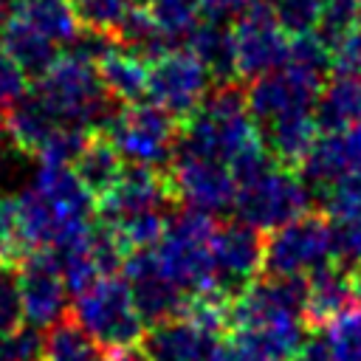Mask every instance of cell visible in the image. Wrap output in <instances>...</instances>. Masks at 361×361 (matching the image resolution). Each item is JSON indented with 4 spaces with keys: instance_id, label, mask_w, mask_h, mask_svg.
<instances>
[{
    "instance_id": "277c9868",
    "label": "cell",
    "mask_w": 361,
    "mask_h": 361,
    "mask_svg": "<svg viewBox=\"0 0 361 361\" xmlns=\"http://www.w3.org/2000/svg\"><path fill=\"white\" fill-rule=\"evenodd\" d=\"M73 319L113 353L138 347L147 333V322L135 310L130 285L127 279H118V274L99 276L90 288L73 296Z\"/></svg>"
},
{
    "instance_id": "e0dca14e",
    "label": "cell",
    "mask_w": 361,
    "mask_h": 361,
    "mask_svg": "<svg viewBox=\"0 0 361 361\" xmlns=\"http://www.w3.org/2000/svg\"><path fill=\"white\" fill-rule=\"evenodd\" d=\"M220 338L226 336L200 327L189 316H178L152 324L141 338V350L147 361H206Z\"/></svg>"
},
{
    "instance_id": "836d02e7",
    "label": "cell",
    "mask_w": 361,
    "mask_h": 361,
    "mask_svg": "<svg viewBox=\"0 0 361 361\" xmlns=\"http://www.w3.org/2000/svg\"><path fill=\"white\" fill-rule=\"evenodd\" d=\"M324 338L336 361H361V307H347L327 327Z\"/></svg>"
},
{
    "instance_id": "9a60e30c",
    "label": "cell",
    "mask_w": 361,
    "mask_h": 361,
    "mask_svg": "<svg viewBox=\"0 0 361 361\" xmlns=\"http://www.w3.org/2000/svg\"><path fill=\"white\" fill-rule=\"evenodd\" d=\"M319 93L322 90L305 85L302 79H296L293 73H288L282 68V71L251 79V85L245 90V104H248V113L257 121V127H268L293 113L316 110Z\"/></svg>"
},
{
    "instance_id": "7402d4cb",
    "label": "cell",
    "mask_w": 361,
    "mask_h": 361,
    "mask_svg": "<svg viewBox=\"0 0 361 361\" xmlns=\"http://www.w3.org/2000/svg\"><path fill=\"white\" fill-rule=\"evenodd\" d=\"M322 127L316 118V110H305V113H293L288 118H279L268 127H259L262 144L271 152V158L282 166H293L299 169L302 161L307 158V152L313 149L316 138H319Z\"/></svg>"
},
{
    "instance_id": "2e32d148",
    "label": "cell",
    "mask_w": 361,
    "mask_h": 361,
    "mask_svg": "<svg viewBox=\"0 0 361 361\" xmlns=\"http://www.w3.org/2000/svg\"><path fill=\"white\" fill-rule=\"evenodd\" d=\"M361 166V124L322 130L313 149L299 166V175L310 186V192L324 189L336 178Z\"/></svg>"
},
{
    "instance_id": "f35d334b",
    "label": "cell",
    "mask_w": 361,
    "mask_h": 361,
    "mask_svg": "<svg viewBox=\"0 0 361 361\" xmlns=\"http://www.w3.org/2000/svg\"><path fill=\"white\" fill-rule=\"evenodd\" d=\"M358 20H361V14H358L355 0H322V20H319L316 34L330 45L336 37L355 28Z\"/></svg>"
},
{
    "instance_id": "d590c367",
    "label": "cell",
    "mask_w": 361,
    "mask_h": 361,
    "mask_svg": "<svg viewBox=\"0 0 361 361\" xmlns=\"http://www.w3.org/2000/svg\"><path fill=\"white\" fill-rule=\"evenodd\" d=\"M271 11L288 37L313 34L322 20V0H274Z\"/></svg>"
},
{
    "instance_id": "74e56055",
    "label": "cell",
    "mask_w": 361,
    "mask_h": 361,
    "mask_svg": "<svg viewBox=\"0 0 361 361\" xmlns=\"http://www.w3.org/2000/svg\"><path fill=\"white\" fill-rule=\"evenodd\" d=\"M330 237L333 259H338L344 268L361 265V214L330 220Z\"/></svg>"
},
{
    "instance_id": "bcb514c9",
    "label": "cell",
    "mask_w": 361,
    "mask_h": 361,
    "mask_svg": "<svg viewBox=\"0 0 361 361\" xmlns=\"http://www.w3.org/2000/svg\"><path fill=\"white\" fill-rule=\"evenodd\" d=\"M3 130H6V118L0 116V135H3Z\"/></svg>"
},
{
    "instance_id": "8992f818",
    "label": "cell",
    "mask_w": 361,
    "mask_h": 361,
    "mask_svg": "<svg viewBox=\"0 0 361 361\" xmlns=\"http://www.w3.org/2000/svg\"><path fill=\"white\" fill-rule=\"evenodd\" d=\"M99 135H104L127 164L155 169L172 161L178 144L175 118L152 102L124 104L110 113L99 127Z\"/></svg>"
},
{
    "instance_id": "603a6c76",
    "label": "cell",
    "mask_w": 361,
    "mask_h": 361,
    "mask_svg": "<svg viewBox=\"0 0 361 361\" xmlns=\"http://www.w3.org/2000/svg\"><path fill=\"white\" fill-rule=\"evenodd\" d=\"M186 48L206 65L214 82L231 85L237 76V51H234V31L223 20H200L195 31L186 37Z\"/></svg>"
},
{
    "instance_id": "3957f363",
    "label": "cell",
    "mask_w": 361,
    "mask_h": 361,
    "mask_svg": "<svg viewBox=\"0 0 361 361\" xmlns=\"http://www.w3.org/2000/svg\"><path fill=\"white\" fill-rule=\"evenodd\" d=\"M62 124L82 130L102 127L107 113V90L102 85L99 68L79 56L76 51L59 54V59L37 79L31 90Z\"/></svg>"
},
{
    "instance_id": "d6a6232c",
    "label": "cell",
    "mask_w": 361,
    "mask_h": 361,
    "mask_svg": "<svg viewBox=\"0 0 361 361\" xmlns=\"http://www.w3.org/2000/svg\"><path fill=\"white\" fill-rule=\"evenodd\" d=\"M73 11L82 23V28L90 31H104V34H118L130 11L135 8L133 0H71Z\"/></svg>"
},
{
    "instance_id": "5bb4252c",
    "label": "cell",
    "mask_w": 361,
    "mask_h": 361,
    "mask_svg": "<svg viewBox=\"0 0 361 361\" xmlns=\"http://www.w3.org/2000/svg\"><path fill=\"white\" fill-rule=\"evenodd\" d=\"M17 268L25 322L34 327H51L62 322L68 310V288L51 251H28Z\"/></svg>"
},
{
    "instance_id": "7bdbcfd3",
    "label": "cell",
    "mask_w": 361,
    "mask_h": 361,
    "mask_svg": "<svg viewBox=\"0 0 361 361\" xmlns=\"http://www.w3.org/2000/svg\"><path fill=\"white\" fill-rule=\"evenodd\" d=\"M274 0H200L203 6V14L209 20H231V17H240L245 14L248 8H271Z\"/></svg>"
},
{
    "instance_id": "83f0119b",
    "label": "cell",
    "mask_w": 361,
    "mask_h": 361,
    "mask_svg": "<svg viewBox=\"0 0 361 361\" xmlns=\"http://www.w3.org/2000/svg\"><path fill=\"white\" fill-rule=\"evenodd\" d=\"M316 118L322 130L361 124V76H336L327 82L316 102Z\"/></svg>"
},
{
    "instance_id": "b9f144b4",
    "label": "cell",
    "mask_w": 361,
    "mask_h": 361,
    "mask_svg": "<svg viewBox=\"0 0 361 361\" xmlns=\"http://www.w3.org/2000/svg\"><path fill=\"white\" fill-rule=\"evenodd\" d=\"M28 93V76L23 68L0 48V107H11Z\"/></svg>"
},
{
    "instance_id": "f6af8a7d",
    "label": "cell",
    "mask_w": 361,
    "mask_h": 361,
    "mask_svg": "<svg viewBox=\"0 0 361 361\" xmlns=\"http://www.w3.org/2000/svg\"><path fill=\"white\" fill-rule=\"evenodd\" d=\"M350 285H353V302H358L361 307V265L350 268Z\"/></svg>"
},
{
    "instance_id": "6da1fadb",
    "label": "cell",
    "mask_w": 361,
    "mask_h": 361,
    "mask_svg": "<svg viewBox=\"0 0 361 361\" xmlns=\"http://www.w3.org/2000/svg\"><path fill=\"white\" fill-rule=\"evenodd\" d=\"M262 141L257 121L248 113L245 93L231 85H220L214 93L203 99V104L183 118L178 130L175 152H189L200 158H212L220 164H231Z\"/></svg>"
},
{
    "instance_id": "8d00e7d4",
    "label": "cell",
    "mask_w": 361,
    "mask_h": 361,
    "mask_svg": "<svg viewBox=\"0 0 361 361\" xmlns=\"http://www.w3.org/2000/svg\"><path fill=\"white\" fill-rule=\"evenodd\" d=\"M45 358V336L34 324H23L8 336H0V361H39Z\"/></svg>"
},
{
    "instance_id": "30bf717a",
    "label": "cell",
    "mask_w": 361,
    "mask_h": 361,
    "mask_svg": "<svg viewBox=\"0 0 361 361\" xmlns=\"http://www.w3.org/2000/svg\"><path fill=\"white\" fill-rule=\"evenodd\" d=\"M265 240L262 231L245 226L243 220L217 226L212 237V265H214V293L223 302H234L262 271Z\"/></svg>"
},
{
    "instance_id": "e575fe53",
    "label": "cell",
    "mask_w": 361,
    "mask_h": 361,
    "mask_svg": "<svg viewBox=\"0 0 361 361\" xmlns=\"http://www.w3.org/2000/svg\"><path fill=\"white\" fill-rule=\"evenodd\" d=\"M23 324L25 313L20 293V268L14 259H0V336H8Z\"/></svg>"
},
{
    "instance_id": "7c38bea8",
    "label": "cell",
    "mask_w": 361,
    "mask_h": 361,
    "mask_svg": "<svg viewBox=\"0 0 361 361\" xmlns=\"http://www.w3.org/2000/svg\"><path fill=\"white\" fill-rule=\"evenodd\" d=\"M124 279L130 285L135 310L152 327L178 316H186L189 296L161 271L152 248H135L124 259Z\"/></svg>"
},
{
    "instance_id": "5b68a950",
    "label": "cell",
    "mask_w": 361,
    "mask_h": 361,
    "mask_svg": "<svg viewBox=\"0 0 361 361\" xmlns=\"http://www.w3.org/2000/svg\"><path fill=\"white\" fill-rule=\"evenodd\" d=\"M313 192L293 166L274 164L257 178L237 186L234 214L257 231H276L279 226L307 214Z\"/></svg>"
},
{
    "instance_id": "4dcf8cb0",
    "label": "cell",
    "mask_w": 361,
    "mask_h": 361,
    "mask_svg": "<svg viewBox=\"0 0 361 361\" xmlns=\"http://www.w3.org/2000/svg\"><path fill=\"white\" fill-rule=\"evenodd\" d=\"M144 8L149 11L152 23L172 45L178 39H186L203 14L200 0H147Z\"/></svg>"
},
{
    "instance_id": "ffe728a7",
    "label": "cell",
    "mask_w": 361,
    "mask_h": 361,
    "mask_svg": "<svg viewBox=\"0 0 361 361\" xmlns=\"http://www.w3.org/2000/svg\"><path fill=\"white\" fill-rule=\"evenodd\" d=\"M353 302L350 268L341 262H327L307 274V302H305V322L307 327L319 330L327 327L338 313H344Z\"/></svg>"
},
{
    "instance_id": "4316f807",
    "label": "cell",
    "mask_w": 361,
    "mask_h": 361,
    "mask_svg": "<svg viewBox=\"0 0 361 361\" xmlns=\"http://www.w3.org/2000/svg\"><path fill=\"white\" fill-rule=\"evenodd\" d=\"M45 361H116V353L65 316L45 333Z\"/></svg>"
},
{
    "instance_id": "d4e9b609",
    "label": "cell",
    "mask_w": 361,
    "mask_h": 361,
    "mask_svg": "<svg viewBox=\"0 0 361 361\" xmlns=\"http://www.w3.org/2000/svg\"><path fill=\"white\" fill-rule=\"evenodd\" d=\"M99 76L107 90V96L118 99L121 104H135L147 99V85H149V62L138 54H133L124 45H116L102 62H99Z\"/></svg>"
},
{
    "instance_id": "ee69618b",
    "label": "cell",
    "mask_w": 361,
    "mask_h": 361,
    "mask_svg": "<svg viewBox=\"0 0 361 361\" xmlns=\"http://www.w3.org/2000/svg\"><path fill=\"white\" fill-rule=\"evenodd\" d=\"M290 361H336L333 353H330V344L324 336H307L305 344L293 353Z\"/></svg>"
},
{
    "instance_id": "4fadbf2b",
    "label": "cell",
    "mask_w": 361,
    "mask_h": 361,
    "mask_svg": "<svg viewBox=\"0 0 361 361\" xmlns=\"http://www.w3.org/2000/svg\"><path fill=\"white\" fill-rule=\"evenodd\" d=\"M172 200L166 172L155 166H138L130 164L118 175V180L96 200V214L107 226H118L135 214L144 212H164V206Z\"/></svg>"
},
{
    "instance_id": "484cf974",
    "label": "cell",
    "mask_w": 361,
    "mask_h": 361,
    "mask_svg": "<svg viewBox=\"0 0 361 361\" xmlns=\"http://www.w3.org/2000/svg\"><path fill=\"white\" fill-rule=\"evenodd\" d=\"M8 14L25 20L56 45H71L82 28L71 0H11Z\"/></svg>"
},
{
    "instance_id": "ba28073f",
    "label": "cell",
    "mask_w": 361,
    "mask_h": 361,
    "mask_svg": "<svg viewBox=\"0 0 361 361\" xmlns=\"http://www.w3.org/2000/svg\"><path fill=\"white\" fill-rule=\"evenodd\" d=\"M209 85L212 73L189 48H169L149 62L147 99L183 121L203 104Z\"/></svg>"
},
{
    "instance_id": "cb8c5ba5",
    "label": "cell",
    "mask_w": 361,
    "mask_h": 361,
    "mask_svg": "<svg viewBox=\"0 0 361 361\" xmlns=\"http://www.w3.org/2000/svg\"><path fill=\"white\" fill-rule=\"evenodd\" d=\"M59 127H62V121L34 93H25L20 102H14L6 116L8 138L14 141V147H20L23 152H31V155H39Z\"/></svg>"
},
{
    "instance_id": "7dc6e473",
    "label": "cell",
    "mask_w": 361,
    "mask_h": 361,
    "mask_svg": "<svg viewBox=\"0 0 361 361\" xmlns=\"http://www.w3.org/2000/svg\"><path fill=\"white\" fill-rule=\"evenodd\" d=\"M133 3H135V6H147V0H133Z\"/></svg>"
},
{
    "instance_id": "ac0fdd59",
    "label": "cell",
    "mask_w": 361,
    "mask_h": 361,
    "mask_svg": "<svg viewBox=\"0 0 361 361\" xmlns=\"http://www.w3.org/2000/svg\"><path fill=\"white\" fill-rule=\"evenodd\" d=\"M307 322L285 319V322H257L228 330V341L243 361H290L293 353L305 344Z\"/></svg>"
},
{
    "instance_id": "7a4b0ae2",
    "label": "cell",
    "mask_w": 361,
    "mask_h": 361,
    "mask_svg": "<svg viewBox=\"0 0 361 361\" xmlns=\"http://www.w3.org/2000/svg\"><path fill=\"white\" fill-rule=\"evenodd\" d=\"M214 231H217L214 214L183 206L166 220V231L152 248L161 271L189 299L214 293V265H212Z\"/></svg>"
},
{
    "instance_id": "60d3db41",
    "label": "cell",
    "mask_w": 361,
    "mask_h": 361,
    "mask_svg": "<svg viewBox=\"0 0 361 361\" xmlns=\"http://www.w3.org/2000/svg\"><path fill=\"white\" fill-rule=\"evenodd\" d=\"M0 259H23V243L17 231V203L0 192Z\"/></svg>"
},
{
    "instance_id": "f546056e",
    "label": "cell",
    "mask_w": 361,
    "mask_h": 361,
    "mask_svg": "<svg viewBox=\"0 0 361 361\" xmlns=\"http://www.w3.org/2000/svg\"><path fill=\"white\" fill-rule=\"evenodd\" d=\"M285 71L302 79L305 85L322 90L324 76L330 73V48L327 42L313 31V34H296L288 42V59Z\"/></svg>"
},
{
    "instance_id": "f1b7e54d",
    "label": "cell",
    "mask_w": 361,
    "mask_h": 361,
    "mask_svg": "<svg viewBox=\"0 0 361 361\" xmlns=\"http://www.w3.org/2000/svg\"><path fill=\"white\" fill-rule=\"evenodd\" d=\"M73 169L82 178V183L93 192V197L99 200L124 172V158L118 155V149L104 135H90L82 155L76 158Z\"/></svg>"
},
{
    "instance_id": "681fc988",
    "label": "cell",
    "mask_w": 361,
    "mask_h": 361,
    "mask_svg": "<svg viewBox=\"0 0 361 361\" xmlns=\"http://www.w3.org/2000/svg\"><path fill=\"white\" fill-rule=\"evenodd\" d=\"M0 6H3V0H0Z\"/></svg>"
},
{
    "instance_id": "52a82bcc",
    "label": "cell",
    "mask_w": 361,
    "mask_h": 361,
    "mask_svg": "<svg viewBox=\"0 0 361 361\" xmlns=\"http://www.w3.org/2000/svg\"><path fill=\"white\" fill-rule=\"evenodd\" d=\"M333 262L330 220L319 214H302L268 234L262 274L274 276H307L316 268Z\"/></svg>"
},
{
    "instance_id": "ab89813d",
    "label": "cell",
    "mask_w": 361,
    "mask_h": 361,
    "mask_svg": "<svg viewBox=\"0 0 361 361\" xmlns=\"http://www.w3.org/2000/svg\"><path fill=\"white\" fill-rule=\"evenodd\" d=\"M327 48H330V73L361 76V25L344 31Z\"/></svg>"
},
{
    "instance_id": "9c48e42d",
    "label": "cell",
    "mask_w": 361,
    "mask_h": 361,
    "mask_svg": "<svg viewBox=\"0 0 361 361\" xmlns=\"http://www.w3.org/2000/svg\"><path fill=\"white\" fill-rule=\"evenodd\" d=\"M166 183L172 200L183 203L186 209H197L209 214L234 209L237 178L228 169V164L189 152H175L172 161L166 164Z\"/></svg>"
},
{
    "instance_id": "44dd1931",
    "label": "cell",
    "mask_w": 361,
    "mask_h": 361,
    "mask_svg": "<svg viewBox=\"0 0 361 361\" xmlns=\"http://www.w3.org/2000/svg\"><path fill=\"white\" fill-rule=\"evenodd\" d=\"M0 48L23 68V73L28 79H39L59 59L56 42H51L37 28H31L25 20H20L8 11L0 20Z\"/></svg>"
},
{
    "instance_id": "c3c4849f",
    "label": "cell",
    "mask_w": 361,
    "mask_h": 361,
    "mask_svg": "<svg viewBox=\"0 0 361 361\" xmlns=\"http://www.w3.org/2000/svg\"><path fill=\"white\" fill-rule=\"evenodd\" d=\"M355 3H358V14H361V0H355Z\"/></svg>"
},
{
    "instance_id": "1f68e13d",
    "label": "cell",
    "mask_w": 361,
    "mask_h": 361,
    "mask_svg": "<svg viewBox=\"0 0 361 361\" xmlns=\"http://www.w3.org/2000/svg\"><path fill=\"white\" fill-rule=\"evenodd\" d=\"M313 197L319 200V206L324 209V214L330 220L361 214V166L358 169H350L347 175L336 178L324 189L313 192Z\"/></svg>"
},
{
    "instance_id": "d6986e66",
    "label": "cell",
    "mask_w": 361,
    "mask_h": 361,
    "mask_svg": "<svg viewBox=\"0 0 361 361\" xmlns=\"http://www.w3.org/2000/svg\"><path fill=\"white\" fill-rule=\"evenodd\" d=\"M31 189L68 220H90L96 212L93 192L82 183L71 164H39Z\"/></svg>"
},
{
    "instance_id": "8fae6325",
    "label": "cell",
    "mask_w": 361,
    "mask_h": 361,
    "mask_svg": "<svg viewBox=\"0 0 361 361\" xmlns=\"http://www.w3.org/2000/svg\"><path fill=\"white\" fill-rule=\"evenodd\" d=\"M237 51V76L257 79L285 68L290 37L282 31L271 8H248L231 25Z\"/></svg>"
}]
</instances>
